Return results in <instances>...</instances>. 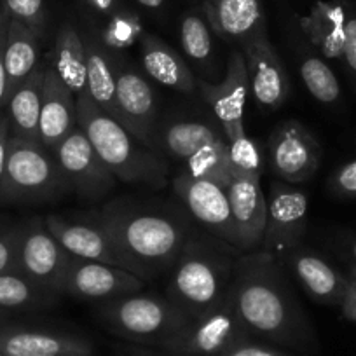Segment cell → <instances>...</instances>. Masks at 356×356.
I'll list each match as a JSON object with an SVG mask.
<instances>
[{"label":"cell","instance_id":"cb8c5ba5","mask_svg":"<svg viewBox=\"0 0 356 356\" xmlns=\"http://www.w3.org/2000/svg\"><path fill=\"white\" fill-rule=\"evenodd\" d=\"M46 65H40L15 89L6 105V118L9 121L11 136L25 142L40 143L39 119L42 105V88Z\"/></svg>","mask_w":356,"mask_h":356},{"label":"cell","instance_id":"74e56055","mask_svg":"<svg viewBox=\"0 0 356 356\" xmlns=\"http://www.w3.org/2000/svg\"><path fill=\"white\" fill-rule=\"evenodd\" d=\"M332 193L341 197H356V157L342 164L330 177Z\"/></svg>","mask_w":356,"mask_h":356},{"label":"cell","instance_id":"681fc988","mask_svg":"<svg viewBox=\"0 0 356 356\" xmlns=\"http://www.w3.org/2000/svg\"><path fill=\"white\" fill-rule=\"evenodd\" d=\"M2 115H4V112H0V118H2Z\"/></svg>","mask_w":356,"mask_h":356},{"label":"cell","instance_id":"4fadbf2b","mask_svg":"<svg viewBox=\"0 0 356 356\" xmlns=\"http://www.w3.org/2000/svg\"><path fill=\"white\" fill-rule=\"evenodd\" d=\"M197 89L203 100L210 105L227 142L246 133L243 114L252 91L243 51H232L227 61V70L220 82L211 84L207 81H197Z\"/></svg>","mask_w":356,"mask_h":356},{"label":"cell","instance_id":"e575fe53","mask_svg":"<svg viewBox=\"0 0 356 356\" xmlns=\"http://www.w3.org/2000/svg\"><path fill=\"white\" fill-rule=\"evenodd\" d=\"M2 8L9 18L23 23L32 32L42 37L47 23V11L44 0H2Z\"/></svg>","mask_w":356,"mask_h":356},{"label":"cell","instance_id":"ffe728a7","mask_svg":"<svg viewBox=\"0 0 356 356\" xmlns=\"http://www.w3.org/2000/svg\"><path fill=\"white\" fill-rule=\"evenodd\" d=\"M0 353L4 356H93L95 348L77 335L0 327Z\"/></svg>","mask_w":356,"mask_h":356},{"label":"cell","instance_id":"ab89813d","mask_svg":"<svg viewBox=\"0 0 356 356\" xmlns=\"http://www.w3.org/2000/svg\"><path fill=\"white\" fill-rule=\"evenodd\" d=\"M342 60L346 68L356 84V13H348L346 18V40L344 51H342Z\"/></svg>","mask_w":356,"mask_h":356},{"label":"cell","instance_id":"836d02e7","mask_svg":"<svg viewBox=\"0 0 356 356\" xmlns=\"http://www.w3.org/2000/svg\"><path fill=\"white\" fill-rule=\"evenodd\" d=\"M229 161H231L232 173L250 175V177H262V156L257 143L246 133L229 140Z\"/></svg>","mask_w":356,"mask_h":356},{"label":"cell","instance_id":"e0dca14e","mask_svg":"<svg viewBox=\"0 0 356 356\" xmlns=\"http://www.w3.org/2000/svg\"><path fill=\"white\" fill-rule=\"evenodd\" d=\"M227 197L234 220L239 252H257L262 245L267 220V197L260 178L232 173L227 186Z\"/></svg>","mask_w":356,"mask_h":356},{"label":"cell","instance_id":"7dc6e473","mask_svg":"<svg viewBox=\"0 0 356 356\" xmlns=\"http://www.w3.org/2000/svg\"><path fill=\"white\" fill-rule=\"evenodd\" d=\"M348 278H349V280H353V282L356 283V264H351V266H349Z\"/></svg>","mask_w":356,"mask_h":356},{"label":"cell","instance_id":"52a82bcc","mask_svg":"<svg viewBox=\"0 0 356 356\" xmlns=\"http://www.w3.org/2000/svg\"><path fill=\"white\" fill-rule=\"evenodd\" d=\"M250 332L236 313L231 293L215 309L191 320L182 330L164 341L161 348L177 356H222L248 341Z\"/></svg>","mask_w":356,"mask_h":356},{"label":"cell","instance_id":"7bdbcfd3","mask_svg":"<svg viewBox=\"0 0 356 356\" xmlns=\"http://www.w3.org/2000/svg\"><path fill=\"white\" fill-rule=\"evenodd\" d=\"M341 311L348 320L356 321V283L353 280L348 282V289H346L344 299L341 302Z\"/></svg>","mask_w":356,"mask_h":356},{"label":"cell","instance_id":"8d00e7d4","mask_svg":"<svg viewBox=\"0 0 356 356\" xmlns=\"http://www.w3.org/2000/svg\"><path fill=\"white\" fill-rule=\"evenodd\" d=\"M19 225H0V275L18 271Z\"/></svg>","mask_w":356,"mask_h":356},{"label":"cell","instance_id":"8fae6325","mask_svg":"<svg viewBox=\"0 0 356 356\" xmlns=\"http://www.w3.org/2000/svg\"><path fill=\"white\" fill-rule=\"evenodd\" d=\"M271 168L280 182H309L320 168L321 147L316 136L299 121H285L267 142Z\"/></svg>","mask_w":356,"mask_h":356},{"label":"cell","instance_id":"9c48e42d","mask_svg":"<svg viewBox=\"0 0 356 356\" xmlns=\"http://www.w3.org/2000/svg\"><path fill=\"white\" fill-rule=\"evenodd\" d=\"M307 194L285 182H273L267 197V220L260 252L286 260L300 248L307 225Z\"/></svg>","mask_w":356,"mask_h":356},{"label":"cell","instance_id":"83f0119b","mask_svg":"<svg viewBox=\"0 0 356 356\" xmlns=\"http://www.w3.org/2000/svg\"><path fill=\"white\" fill-rule=\"evenodd\" d=\"M63 84L70 89L75 98L88 93V60H86L84 37L65 23L58 30L54 44V63L51 65Z\"/></svg>","mask_w":356,"mask_h":356},{"label":"cell","instance_id":"603a6c76","mask_svg":"<svg viewBox=\"0 0 356 356\" xmlns=\"http://www.w3.org/2000/svg\"><path fill=\"white\" fill-rule=\"evenodd\" d=\"M143 70L149 77L178 93L193 95L197 88V79L182 54L177 53L170 44L163 42L156 35L140 37Z\"/></svg>","mask_w":356,"mask_h":356},{"label":"cell","instance_id":"8992f818","mask_svg":"<svg viewBox=\"0 0 356 356\" xmlns=\"http://www.w3.org/2000/svg\"><path fill=\"white\" fill-rule=\"evenodd\" d=\"M98 314L114 334L157 346L178 334L191 321L166 297L142 293L102 302Z\"/></svg>","mask_w":356,"mask_h":356},{"label":"cell","instance_id":"ba28073f","mask_svg":"<svg viewBox=\"0 0 356 356\" xmlns=\"http://www.w3.org/2000/svg\"><path fill=\"white\" fill-rule=\"evenodd\" d=\"M74 259L44 220L33 218L19 225L18 271L37 285L56 296H63L65 278Z\"/></svg>","mask_w":356,"mask_h":356},{"label":"cell","instance_id":"d6986e66","mask_svg":"<svg viewBox=\"0 0 356 356\" xmlns=\"http://www.w3.org/2000/svg\"><path fill=\"white\" fill-rule=\"evenodd\" d=\"M77 128V98L61 82L53 67H46L40 105V145L53 152L54 147Z\"/></svg>","mask_w":356,"mask_h":356},{"label":"cell","instance_id":"484cf974","mask_svg":"<svg viewBox=\"0 0 356 356\" xmlns=\"http://www.w3.org/2000/svg\"><path fill=\"white\" fill-rule=\"evenodd\" d=\"M348 11L341 4L318 0L309 15L300 18V29L311 46L323 58L342 60Z\"/></svg>","mask_w":356,"mask_h":356},{"label":"cell","instance_id":"3957f363","mask_svg":"<svg viewBox=\"0 0 356 356\" xmlns=\"http://www.w3.org/2000/svg\"><path fill=\"white\" fill-rule=\"evenodd\" d=\"M77 124L118 180L150 187L166 182L168 168L159 154L100 111L88 93L77 98Z\"/></svg>","mask_w":356,"mask_h":356},{"label":"cell","instance_id":"60d3db41","mask_svg":"<svg viewBox=\"0 0 356 356\" xmlns=\"http://www.w3.org/2000/svg\"><path fill=\"white\" fill-rule=\"evenodd\" d=\"M222 356H290V355H286V353L283 351H278V349L250 344V342L246 341L243 342V344L236 346V348L229 349V351L224 353Z\"/></svg>","mask_w":356,"mask_h":356},{"label":"cell","instance_id":"4316f807","mask_svg":"<svg viewBox=\"0 0 356 356\" xmlns=\"http://www.w3.org/2000/svg\"><path fill=\"white\" fill-rule=\"evenodd\" d=\"M84 44L88 60V95L100 111L119 122L114 51L93 35L84 37Z\"/></svg>","mask_w":356,"mask_h":356},{"label":"cell","instance_id":"f35d334b","mask_svg":"<svg viewBox=\"0 0 356 356\" xmlns=\"http://www.w3.org/2000/svg\"><path fill=\"white\" fill-rule=\"evenodd\" d=\"M9 15L6 9L0 6V112L6 111L8 105V75H6V65H4V49H6V37H8L9 29Z\"/></svg>","mask_w":356,"mask_h":356},{"label":"cell","instance_id":"f546056e","mask_svg":"<svg viewBox=\"0 0 356 356\" xmlns=\"http://www.w3.org/2000/svg\"><path fill=\"white\" fill-rule=\"evenodd\" d=\"M56 293L37 285L19 271L0 275V307L2 309H39L51 306Z\"/></svg>","mask_w":356,"mask_h":356},{"label":"cell","instance_id":"1f68e13d","mask_svg":"<svg viewBox=\"0 0 356 356\" xmlns=\"http://www.w3.org/2000/svg\"><path fill=\"white\" fill-rule=\"evenodd\" d=\"M299 70L307 91L314 100L332 105L341 98V86L337 77L323 58L309 54L300 61Z\"/></svg>","mask_w":356,"mask_h":356},{"label":"cell","instance_id":"4dcf8cb0","mask_svg":"<svg viewBox=\"0 0 356 356\" xmlns=\"http://www.w3.org/2000/svg\"><path fill=\"white\" fill-rule=\"evenodd\" d=\"M184 171L193 175V177L207 178V180H211V182L227 189L232 177L227 138L218 140V142L204 147L201 152H197L196 156L186 161L184 163Z\"/></svg>","mask_w":356,"mask_h":356},{"label":"cell","instance_id":"6da1fadb","mask_svg":"<svg viewBox=\"0 0 356 356\" xmlns=\"http://www.w3.org/2000/svg\"><path fill=\"white\" fill-rule=\"evenodd\" d=\"M229 293L250 334L289 346L307 339L306 314L278 260L267 253L250 252L234 264Z\"/></svg>","mask_w":356,"mask_h":356},{"label":"cell","instance_id":"7a4b0ae2","mask_svg":"<svg viewBox=\"0 0 356 356\" xmlns=\"http://www.w3.org/2000/svg\"><path fill=\"white\" fill-rule=\"evenodd\" d=\"M93 220L111 236L142 280L173 267L189 241L186 224L159 211L111 204L95 213Z\"/></svg>","mask_w":356,"mask_h":356},{"label":"cell","instance_id":"7c38bea8","mask_svg":"<svg viewBox=\"0 0 356 356\" xmlns=\"http://www.w3.org/2000/svg\"><path fill=\"white\" fill-rule=\"evenodd\" d=\"M114 72L119 122L150 149L157 128V104L152 86L142 72L126 63L115 51Z\"/></svg>","mask_w":356,"mask_h":356},{"label":"cell","instance_id":"7402d4cb","mask_svg":"<svg viewBox=\"0 0 356 356\" xmlns=\"http://www.w3.org/2000/svg\"><path fill=\"white\" fill-rule=\"evenodd\" d=\"M286 262L292 267L300 286L314 302L325 306H341L348 289V275H342L323 257L302 248L296 250Z\"/></svg>","mask_w":356,"mask_h":356},{"label":"cell","instance_id":"f907efd6","mask_svg":"<svg viewBox=\"0 0 356 356\" xmlns=\"http://www.w3.org/2000/svg\"><path fill=\"white\" fill-rule=\"evenodd\" d=\"M0 356H4V355H2V353H0Z\"/></svg>","mask_w":356,"mask_h":356},{"label":"cell","instance_id":"44dd1931","mask_svg":"<svg viewBox=\"0 0 356 356\" xmlns=\"http://www.w3.org/2000/svg\"><path fill=\"white\" fill-rule=\"evenodd\" d=\"M208 25L225 40L243 46L266 33L262 6L259 0H204Z\"/></svg>","mask_w":356,"mask_h":356},{"label":"cell","instance_id":"5bb4252c","mask_svg":"<svg viewBox=\"0 0 356 356\" xmlns=\"http://www.w3.org/2000/svg\"><path fill=\"white\" fill-rule=\"evenodd\" d=\"M173 189L197 222H201L218 239L238 248L234 220L225 187L182 171L173 178Z\"/></svg>","mask_w":356,"mask_h":356},{"label":"cell","instance_id":"b9f144b4","mask_svg":"<svg viewBox=\"0 0 356 356\" xmlns=\"http://www.w3.org/2000/svg\"><path fill=\"white\" fill-rule=\"evenodd\" d=\"M9 138H11V129H9V121L4 115L0 118V182H2V175H4L6 159H8Z\"/></svg>","mask_w":356,"mask_h":356},{"label":"cell","instance_id":"c3c4849f","mask_svg":"<svg viewBox=\"0 0 356 356\" xmlns=\"http://www.w3.org/2000/svg\"><path fill=\"white\" fill-rule=\"evenodd\" d=\"M6 318V309H2V307H0V321L4 320Z\"/></svg>","mask_w":356,"mask_h":356},{"label":"cell","instance_id":"f6af8a7d","mask_svg":"<svg viewBox=\"0 0 356 356\" xmlns=\"http://www.w3.org/2000/svg\"><path fill=\"white\" fill-rule=\"evenodd\" d=\"M136 2H138V4H142L143 8H147V9H159V8H163V4H164V0H136Z\"/></svg>","mask_w":356,"mask_h":356},{"label":"cell","instance_id":"f1b7e54d","mask_svg":"<svg viewBox=\"0 0 356 356\" xmlns=\"http://www.w3.org/2000/svg\"><path fill=\"white\" fill-rule=\"evenodd\" d=\"M39 39L35 32L23 23L11 19L6 37L4 65L8 75V95L11 97L15 89L39 67ZM9 100V98H8Z\"/></svg>","mask_w":356,"mask_h":356},{"label":"cell","instance_id":"d6a6232c","mask_svg":"<svg viewBox=\"0 0 356 356\" xmlns=\"http://www.w3.org/2000/svg\"><path fill=\"white\" fill-rule=\"evenodd\" d=\"M180 44L187 56L196 63H208L213 53L210 25L196 13H189L180 23Z\"/></svg>","mask_w":356,"mask_h":356},{"label":"cell","instance_id":"bcb514c9","mask_svg":"<svg viewBox=\"0 0 356 356\" xmlns=\"http://www.w3.org/2000/svg\"><path fill=\"white\" fill-rule=\"evenodd\" d=\"M346 248H348V253L351 255V259L355 260L353 264H356V238L349 239V243H348V246H346Z\"/></svg>","mask_w":356,"mask_h":356},{"label":"cell","instance_id":"d590c367","mask_svg":"<svg viewBox=\"0 0 356 356\" xmlns=\"http://www.w3.org/2000/svg\"><path fill=\"white\" fill-rule=\"evenodd\" d=\"M140 22L136 16L128 15V13H121V15H112L111 23H108L107 30L104 32V39L102 42L112 51H121L124 47L131 46L136 39L140 37Z\"/></svg>","mask_w":356,"mask_h":356},{"label":"cell","instance_id":"30bf717a","mask_svg":"<svg viewBox=\"0 0 356 356\" xmlns=\"http://www.w3.org/2000/svg\"><path fill=\"white\" fill-rule=\"evenodd\" d=\"M51 154L56 159L70 191H75L82 197H104L118 182V178L102 161L93 143L89 142L79 124L67 138L54 147Z\"/></svg>","mask_w":356,"mask_h":356},{"label":"cell","instance_id":"d4e9b609","mask_svg":"<svg viewBox=\"0 0 356 356\" xmlns=\"http://www.w3.org/2000/svg\"><path fill=\"white\" fill-rule=\"evenodd\" d=\"M224 138L225 135L220 126L204 121H173L163 128H156L152 149L186 163L204 147Z\"/></svg>","mask_w":356,"mask_h":356},{"label":"cell","instance_id":"ac0fdd59","mask_svg":"<svg viewBox=\"0 0 356 356\" xmlns=\"http://www.w3.org/2000/svg\"><path fill=\"white\" fill-rule=\"evenodd\" d=\"M44 222L61 246L75 259L104 262L133 273L129 262L119 252L111 236L95 220L74 222L58 215H47Z\"/></svg>","mask_w":356,"mask_h":356},{"label":"cell","instance_id":"ee69618b","mask_svg":"<svg viewBox=\"0 0 356 356\" xmlns=\"http://www.w3.org/2000/svg\"><path fill=\"white\" fill-rule=\"evenodd\" d=\"M84 2L100 15L112 16L115 15V8H118V0H84Z\"/></svg>","mask_w":356,"mask_h":356},{"label":"cell","instance_id":"9a60e30c","mask_svg":"<svg viewBox=\"0 0 356 356\" xmlns=\"http://www.w3.org/2000/svg\"><path fill=\"white\" fill-rule=\"evenodd\" d=\"M143 286L145 282L128 269L93 260L74 259L65 278L63 293L75 299L107 302L140 293Z\"/></svg>","mask_w":356,"mask_h":356},{"label":"cell","instance_id":"277c9868","mask_svg":"<svg viewBox=\"0 0 356 356\" xmlns=\"http://www.w3.org/2000/svg\"><path fill=\"white\" fill-rule=\"evenodd\" d=\"M234 264L203 241H187L173 266L166 289L171 300L189 320L215 309L227 296Z\"/></svg>","mask_w":356,"mask_h":356},{"label":"cell","instance_id":"2e32d148","mask_svg":"<svg viewBox=\"0 0 356 356\" xmlns=\"http://www.w3.org/2000/svg\"><path fill=\"white\" fill-rule=\"evenodd\" d=\"M243 56L248 68L250 91L259 107L280 108L290 95V81L280 54L267 39V33L243 44Z\"/></svg>","mask_w":356,"mask_h":356},{"label":"cell","instance_id":"5b68a950","mask_svg":"<svg viewBox=\"0 0 356 356\" xmlns=\"http://www.w3.org/2000/svg\"><path fill=\"white\" fill-rule=\"evenodd\" d=\"M56 159L40 143L9 138L8 159L0 182V203H42L68 193Z\"/></svg>","mask_w":356,"mask_h":356}]
</instances>
